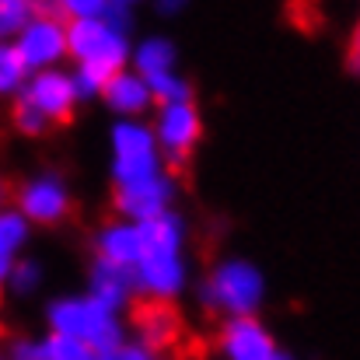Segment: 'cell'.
Returning a JSON list of instances; mask_svg holds the SVG:
<instances>
[{
	"label": "cell",
	"mask_w": 360,
	"mask_h": 360,
	"mask_svg": "<svg viewBox=\"0 0 360 360\" xmlns=\"http://www.w3.org/2000/svg\"><path fill=\"white\" fill-rule=\"evenodd\" d=\"M28 67L18 56L14 42H0V102H14L28 84Z\"/></svg>",
	"instance_id": "18"
},
{
	"label": "cell",
	"mask_w": 360,
	"mask_h": 360,
	"mask_svg": "<svg viewBox=\"0 0 360 360\" xmlns=\"http://www.w3.org/2000/svg\"><path fill=\"white\" fill-rule=\"evenodd\" d=\"M154 140L165 154V161L182 165L203 140V112L193 102H175V105H154L150 116Z\"/></svg>",
	"instance_id": "7"
},
{
	"label": "cell",
	"mask_w": 360,
	"mask_h": 360,
	"mask_svg": "<svg viewBox=\"0 0 360 360\" xmlns=\"http://www.w3.org/2000/svg\"><path fill=\"white\" fill-rule=\"evenodd\" d=\"M95 360H109V357H95Z\"/></svg>",
	"instance_id": "33"
},
{
	"label": "cell",
	"mask_w": 360,
	"mask_h": 360,
	"mask_svg": "<svg viewBox=\"0 0 360 360\" xmlns=\"http://www.w3.org/2000/svg\"><path fill=\"white\" fill-rule=\"evenodd\" d=\"M347 67H350L354 74H360V21H357V28H354V39H350V53H347Z\"/></svg>",
	"instance_id": "29"
},
{
	"label": "cell",
	"mask_w": 360,
	"mask_h": 360,
	"mask_svg": "<svg viewBox=\"0 0 360 360\" xmlns=\"http://www.w3.org/2000/svg\"><path fill=\"white\" fill-rule=\"evenodd\" d=\"M175 196H179V182L168 172H161L154 179H143V182H133V186H120L112 193V207H116V217H122V221L147 224V221L175 210Z\"/></svg>",
	"instance_id": "9"
},
{
	"label": "cell",
	"mask_w": 360,
	"mask_h": 360,
	"mask_svg": "<svg viewBox=\"0 0 360 360\" xmlns=\"http://www.w3.org/2000/svg\"><path fill=\"white\" fill-rule=\"evenodd\" d=\"M129 67H133L143 81H147V77H158V74H168V70H179V46H175V39H168V35H161V32L143 35L140 42H133Z\"/></svg>",
	"instance_id": "16"
},
{
	"label": "cell",
	"mask_w": 360,
	"mask_h": 360,
	"mask_svg": "<svg viewBox=\"0 0 360 360\" xmlns=\"http://www.w3.org/2000/svg\"><path fill=\"white\" fill-rule=\"evenodd\" d=\"M14 207L28 217L32 228H56L74 210V189H70L63 172L39 168V172H32V175H25L18 182Z\"/></svg>",
	"instance_id": "5"
},
{
	"label": "cell",
	"mask_w": 360,
	"mask_h": 360,
	"mask_svg": "<svg viewBox=\"0 0 360 360\" xmlns=\"http://www.w3.org/2000/svg\"><path fill=\"white\" fill-rule=\"evenodd\" d=\"M11 126L21 136H42V133H49V122L42 120L28 102H21V98H14V105H11Z\"/></svg>",
	"instance_id": "25"
},
{
	"label": "cell",
	"mask_w": 360,
	"mask_h": 360,
	"mask_svg": "<svg viewBox=\"0 0 360 360\" xmlns=\"http://www.w3.org/2000/svg\"><path fill=\"white\" fill-rule=\"evenodd\" d=\"M84 294L95 297L98 304H105L109 311L122 315V311L129 308L133 294H136L133 273H129V269H120V266H109V262H102V259H91V266H88V290H84Z\"/></svg>",
	"instance_id": "14"
},
{
	"label": "cell",
	"mask_w": 360,
	"mask_h": 360,
	"mask_svg": "<svg viewBox=\"0 0 360 360\" xmlns=\"http://www.w3.org/2000/svg\"><path fill=\"white\" fill-rule=\"evenodd\" d=\"M196 297L221 319H248L266 304V273L245 255H224L200 280Z\"/></svg>",
	"instance_id": "1"
},
{
	"label": "cell",
	"mask_w": 360,
	"mask_h": 360,
	"mask_svg": "<svg viewBox=\"0 0 360 360\" xmlns=\"http://www.w3.org/2000/svg\"><path fill=\"white\" fill-rule=\"evenodd\" d=\"M102 102L116 120H143L154 109V95L133 67H122L120 74L109 77V84L102 91Z\"/></svg>",
	"instance_id": "13"
},
{
	"label": "cell",
	"mask_w": 360,
	"mask_h": 360,
	"mask_svg": "<svg viewBox=\"0 0 360 360\" xmlns=\"http://www.w3.org/2000/svg\"><path fill=\"white\" fill-rule=\"evenodd\" d=\"M28 241H32L28 217H25L14 203H4V207H0V255L21 259L25 248H28Z\"/></svg>",
	"instance_id": "17"
},
{
	"label": "cell",
	"mask_w": 360,
	"mask_h": 360,
	"mask_svg": "<svg viewBox=\"0 0 360 360\" xmlns=\"http://www.w3.org/2000/svg\"><path fill=\"white\" fill-rule=\"evenodd\" d=\"M46 326L49 333L81 340L84 347H91L95 357H109L126 343V329L116 311H109L105 304H98L88 294H60L46 304Z\"/></svg>",
	"instance_id": "2"
},
{
	"label": "cell",
	"mask_w": 360,
	"mask_h": 360,
	"mask_svg": "<svg viewBox=\"0 0 360 360\" xmlns=\"http://www.w3.org/2000/svg\"><path fill=\"white\" fill-rule=\"evenodd\" d=\"M4 203H7V179L0 175V207H4Z\"/></svg>",
	"instance_id": "31"
},
{
	"label": "cell",
	"mask_w": 360,
	"mask_h": 360,
	"mask_svg": "<svg viewBox=\"0 0 360 360\" xmlns=\"http://www.w3.org/2000/svg\"><path fill=\"white\" fill-rule=\"evenodd\" d=\"M147 88L154 95V105H175V102H193V84L189 77H182L179 70L147 77Z\"/></svg>",
	"instance_id": "22"
},
{
	"label": "cell",
	"mask_w": 360,
	"mask_h": 360,
	"mask_svg": "<svg viewBox=\"0 0 360 360\" xmlns=\"http://www.w3.org/2000/svg\"><path fill=\"white\" fill-rule=\"evenodd\" d=\"M217 347L224 360H276L283 350L276 347L273 333L259 322V315L248 319H224L217 333Z\"/></svg>",
	"instance_id": "11"
},
{
	"label": "cell",
	"mask_w": 360,
	"mask_h": 360,
	"mask_svg": "<svg viewBox=\"0 0 360 360\" xmlns=\"http://www.w3.org/2000/svg\"><path fill=\"white\" fill-rule=\"evenodd\" d=\"M67 49L74 67H98L105 74H120L122 67H129V32L116 28L105 18L95 21H70L67 25Z\"/></svg>",
	"instance_id": "4"
},
{
	"label": "cell",
	"mask_w": 360,
	"mask_h": 360,
	"mask_svg": "<svg viewBox=\"0 0 360 360\" xmlns=\"http://www.w3.org/2000/svg\"><path fill=\"white\" fill-rule=\"evenodd\" d=\"M4 360H46V354H42V340H28V336L11 340L7 350H4Z\"/></svg>",
	"instance_id": "26"
},
{
	"label": "cell",
	"mask_w": 360,
	"mask_h": 360,
	"mask_svg": "<svg viewBox=\"0 0 360 360\" xmlns=\"http://www.w3.org/2000/svg\"><path fill=\"white\" fill-rule=\"evenodd\" d=\"M133 287L140 297L172 304L189 290V259L186 248L172 245H143V255L133 269Z\"/></svg>",
	"instance_id": "6"
},
{
	"label": "cell",
	"mask_w": 360,
	"mask_h": 360,
	"mask_svg": "<svg viewBox=\"0 0 360 360\" xmlns=\"http://www.w3.org/2000/svg\"><path fill=\"white\" fill-rule=\"evenodd\" d=\"M179 333H182V322H179V311L172 304H158V301H147L143 308H136V340L161 354L168 347L179 343Z\"/></svg>",
	"instance_id": "15"
},
{
	"label": "cell",
	"mask_w": 360,
	"mask_h": 360,
	"mask_svg": "<svg viewBox=\"0 0 360 360\" xmlns=\"http://www.w3.org/2000/svg\"><path fill=\"white\" fill-rule=\"evenodd\" d=\"M11 269H14V259H11V255H0V290H7Z\"/></svg>",
	"instance_id": "30"
},
{
	"label": "cell",
	"mask_w": 360,
	"mask_h": 360,
	"mask_svg": "<svg viewBox=\"0 0 360 360\" xmlns=\"http://www.w3.org/2000/svg\"><path fill=\"white\" fill-rule=\"evenodd\" d=\"M70 77H74L77 102H91V98H102V91H105V84H109L112 74H105V70H98V67H74Z\"/></svg>",
	"instance_id": "24"
},
{
	"label": "cell",
	"mask_w": 360,
	"mask_h": 360,
	"mask_svg": "<svg viewBox=\"0 0 360 360\" xmlns=\"http://www.w3.org/2000/svg\"><path fill=\"white\" fill-rule=\"evenodd\" d=\"M42 354H46V360H95L91 347H84L81 340L60 336V333H49L42 340Z\"/></svg>",
	"instance_id": "23"
},
{
	"label": "cell",
	"mask_w": 360,
	"mask_h": 360,
	"mask_svg": "<svg viewBox=\"0 0 360 360\" xmlns=\"http://www.w3.org/2000/svg\"><path fill=\"white\" fill-rule=\"evenodd\" d=\"M46 283V266L32 255H21L14 259V269H11V280H7V290L14 297H35Z\"/></svg>",
	"instance_id": "20"
},
{
	"label": "cell",
	"mask_w": 360,
	"mask_h": 360,
	"mask_svg": "<svg viewBox=\"0 0 360 360\" xmlns=\"http://www.w3.org/2000/svg\"><path fill=\"white\" fill-rule=\"evenodd\" d=\"M21 102H28L42 120L49 122V126H60V122H67L74 112H77V91H74V77H70V70H42V74H32L28 77V84H25V91L18 95Z\"/></svg>",
	"instance_id": "10"
},
{
	"label": "cell",
	"mask_w": 360,
	"mask_h": 360,
	"mask_svg": "<svg viewBox=\"0 0 360 360\" xmlns=\"http://www.w3.org/2000/svg\"><path fill=\"white\" fill-rule=\"evenodd\" d=\"M39 14L42 0H0V42H14Z\"/></svg>",
	"instance_id": "19"
},
{
	"label": "cell",
	"mask_w": 360,
	"mask_h": 360,
	"mask_svg": "<svg viewBox=\"0 0 360 360\" xmlns=\"http://www.w3.org/2000/svg\"><path fill=\"white\" fill-rule=\"evenodd\" d=\"M18 56L25 60L28 74H42V70H60L63 60H70L67 49V21L56 14H39L18 39H14Z\"/></svg>",
	"instance_id": "8"
},
{
	"label": "cell",
	"mask_w": 360,
	"mask_h": 360,
	"mask_svg": "<svg viewBox=\"0 0 360 360\" xmlns=\"http://www.w3.org/2000/svg\"><path fill=\"white\" fill-rule=\"evenodd\" d=\"M0 360H4V354H0Z\"/></svg>",
	"instance_id": "34"
},
{
	"label": "cell",
	"mask_w": 360,
	"mask_h": 360,
	"mask_svg": "<svg viewBox=\"0 0 360 360\" xmlns=\"http://www.w3.org/2000/svg\"><path fill=\"white\" fill-rule=\"evenodd\" d=\"M91 248H95V259L109 262V266H120V269H136L140 255H143V235H140V224L133 221H105L95 235H91Z\"/></svg>",
	"instance_id": "12"
},
{
	"label": "cell",
	"mask_w": 360,
	"mask_h": 360,
	"mask_svg": "<svg viewBox=\"0 0 360 360\" xmlns=\"http://www.w3.org/2000/svg\"><path fill=\"white\" fill-rule=\"evenodd\" d=\"M112 0H42V14H56L67 25L70 21H95L105 18Z\"/></svg>",
	"instance_id": "21"
},
{
	"label": "cell",
	"mask_w": 360,
	"mask_h": 360,
	"mask_svg": "<svg viewBox=\"0 0 360 360\" xmlns=\"http://www.w3.org/2000/svg\"><path fill=\"white\" fill-rule=\"evenodd\" d=\"M165 172V154L147 120H116L109 129V179L112 186H133Z\"/></svg>",
	"instance_id": "3"
},
{
	"label": "cell",
	"mask_w": 360,
	"mask_h": 360,
	"mask_svg": "<svg viewBox=\"0 0 360 360\" xmlns=\"http://www.w3.org/2000/svg\"><path fill=\"white\" fill-rule=\"evenodd\" d=\"M112 4H120V7H133V4H140V0H112Z\"/></svg>",
	"instance_id": "32"
},
{
	"label": "cell",
	"mask_w": 360,
	"mask_h": 360,
	"mask_svg": "<svg viewBox=\"0 0 360 360\" xmlns=\"http://www.w3.org/2000/svg\"><path fill=\"white\" fill-rule=\"evenodd\" d=\"M109 360H158V354L147 350L140 340H126L116 354H109Z\"/></svg>",
	"instance_id": "27"
},
{
	"label": "cell",
	"mask_w": 360,
	"mask_h": 360,
	"mask_svg": "<svg viewBox=\"0 0 360 360\" xmlns=\"http://www.w3.org/2000/svg\"><path fill=\"white\" fill-rule=\"evenodd\" d=\"M150 7H154V14L158 18H179V14H186V7H189V0H150Z\"/></svg>",
	"instance_id": "28"
}]
</instances>
